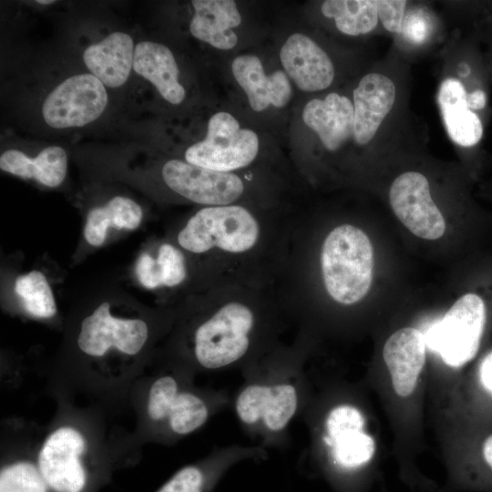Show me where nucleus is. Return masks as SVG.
<instances>
[{
  "label": "nucleus",
  "instance_id": "nucleus-1",
  "mask_svg": "<svg viewBox=\"0 0 492 492\" xmlns=\"http://www.w3.org/2000/svg\"><path fill=\"white\" fill-rule=\"evenodd\" d=\"M274 286L229 283L184 323L174 364L191 373L240 371L281 342L291 323Z\"/></svg>",
  "mask_w": 492,
  "mask_h": 492
},
{
  "label": "nucleus",
  "instance_id": "nucleus-2",
  "mask_svg": "<svg viewBox=\"0 0 492 492\" xmlns=\"http://www.w3.org/2000/svg\"><path fill=\"white\" fill-rule=\"evenodd\" d=\"M292 222H277L241 203L207 206L179 231L177 246L205 257L210 288L229 283L273 286L280 275Z\"/></svg>",
  "mask_w": 492,
  "mask_h": 492
},
{
  "label": "nucleus",
  "instance_id": "nucleus-3",
  "mask_svg": "<svg viewBox=\"0 0 492 492\" xmlns=\"http://www.w3.org/2000/svg\"><path fill=\"white\" fill-rule=\"evenodd\" d=\"M311 349L309 333L282 341L241 370L242 383L232 398L243 432L257 445L285 449L293 421L307 405L311 393L304 371Z\"/></svg>",
  "mask_w": 492,
  "mask_h": 492
},
{
  "label": "nucleus",
  "instance_id": "nucleus-4",
  "mask_svg": "<svg viewBox=\"0 0 492 492\" xmlns=\"http://www.w3.org/2000/svg\"><path fill=\"white\" fill-rule=\"evenodd\" d=\"M194 374L172 364L153 377L144 401V416L152 436L172 444L203 427L231 403L225 389L199 387Z\"/></svg>",
  "mask_w": 492,
  "mask_h": 492
},
{
  "label": "nucleus",
  "instance_id": "nucleus-5",
  "mask_svg": "<svg viewBox=\"0 0 492 492\" xmlns=\"http://www.w3.org/2000/svg\"><path fill=\"white\" fill-rule=\"evenodd\" d=\"M322 403L312 396L302 412L311 431V453L332 480L349 482L372 460L374 437L365 431L360 407L346 399Z\"/></svg>",
  "mask_w": 492,
  "mask_h": 492
},
{
  "label": "nucleus",
  "instance_id": "nucleus-6",
  "mask_svg": "<svg viewBox=\"0 0 492 492\" xmlns=\"http://www.w3.org/2000/svg\"><path fill=\"white\" fill-rule=\"evenodd\" d=\"M374 272V249L364 230L341 223L330 230L318 251V273L327 296L347 307L369 292Z\"/></svg>",
  "mask_w": 492,
  "mask_h": 492
},
{
  "label": "nucleus",
  "instance_id": "nucleus-7",
  "mask_svg": "<svg viewBox=\"0 0 492 492\" xmlns=\"http://www.w3.org/2000/svg\"><path fill=\"white\" fill-rule=\"evenodd\" d=\"M488 304L479 292L461 295L425 334L426 346L446 364L458 368L478 353L487 324Z\"/></svg>",
  "mask_w": 492,
  "mask_h": 492
},
{
  "label": "nucleus",
  "instance_id": "nucleus-8",
  "mask_svg": "<svg viewBox=\"0 0 492 492\" xmlns=\"http://www.w3.org/2000/svg\"><path fill=\"white\" fill-rule=\"evenodd\" d=\"M259 146L253 130L241 128L231 114L220 111L211 116L205 138L190 146L184 159L195 166L235 173L254 162Z\"/></svg>",
  "mask_w": 492,
  "mask_h": 492
},
{
  "label": "nucleus",
  "instance_id": "nucleus-9",
  "mask_svg": "<svg viewBox=\"0 0 492 492\" xmlns=\"http://www.w3.org/2000/svg\"><path fill=\"white\" fill-rule=\"evenodd\" d=\"M88 440L82 429L64 423L50 430L40 444L36 464L54 492H82L87 484L84 456Z\"/></svg>",
  "mask_w": 492,
  "mask_h": 492
},
{
  "label": "nucleus",
  "instance_id": "nucleus-10",
  "mask_svg": "<svg viewBox=\"0 0 492 492\" xmlns=\"http://www.w3.org/2000/svg\"><path fill=\"white\" fill-rule=\"evenodd\" d=\"M105 85L91 73L73 75L45 98L41 113L53 128H81L97 119L108 106Z\"/></svg>",
  "mask_w": 492,
  "mask_h": 492
},
{
  "label": "nucleus",
  "instance_id": "nucleus-11",
  "mask_svg": "<svg viewBox=\"0 0 492 492\" xmlns=\"http://www.w3.org/2000/svg\"><path fill=\"white\" fill-rule=\"evenodd\" d=\"M160 174L171 191L203 207L240 203L246 193L245 181L237 173L216 171L178 159L166 161Z\"/></svg>",
  "mask_w": 492,
  "mask_h": 492
},
{
  "label": "nucleus",
  "instance_id": "nucleus-12",
  "mask_svg": "<svg viewBox=\"0 0 492 492\" xmlns=\"http://www.w3.org/2000/svg\"><path fill=\"white\" fill-rule=\"evenodd\" d=\"M149 337V329L145 321L116 317L110 313L109 303L105 302L83 319L77 343L90 357H103L112 349L134 356L144 348Z\"/></svg>",
  "mask_w": 492,
  "mask_h": 492
},
{
  "label": "nucleus",
  "instance_id": "nucleus-13",
  "mask_svg": "<svg viewBox=\"0 0 492 492\" xmlns=\"http://www.w3.org/2000/svg\"><path fill=\"white\" fill-rule=\"evenodd\" d=\"M389 201L397 219L415 236L433 241L445 233V219L422 173L407 171L399 175L391 185Z\"/></svg>",
  "mask_w": 492,
  "mask_h": 492
},
{
  "label": "nucleus",
  "instance_id": "nucleus-14",
  "mask_svg": "<svg viewBox=\"0 0 492 492\" xmlns=\"http://www.w3.org/2000/svg\"><path fill=\"white\" fill-rule=\"evenodd\" d=\"M269 449L261 445L217 447L203 459L179 469L157 492H212L226 474L246 461H264Z\"/></svg>",
  "mask_w": 492,
  "mask_h": 492
},
{
  "label": "nucleus",
  "instance_id": "nucleus-15",
  "mask_svg": "<svg viewBox=\"0 0 492 492\" xmlns=\"http://www.w3.org/2000/svg\"><path fill=\"white\" fill-rule=\"evenodd\" d=\"M280 60L289 77L302 91L327 88L333 81L334 67L329 56L312 38L291 35L280 50Z\"/></svg>",
  "mask_w": 492,
  "mask_h": 492
},
{
  "label": "nucleus",
  "instance_id": "nucleus-16",
  "mask_svg": "<svg viewBox=\"0 0 492 492\" xmlns=\"http://www.w3.org/2000/svg\"><path fill=\"white\" fill-rule=\"evenodd\" d=\"M425 334L415 327H403L392 333L383 349V358L395 394L407 397L416 387L426 358Z\"/></svg>",
  "mask_w": 492,
  "mask_h": 492
},
{
  "label": "nucleus",
  "instance_id": "nucleus-17",
  "mask_svg": "<svg viewBox=\"0 0 492 492\" xmlns=\"http://www.w3.org/2000/svg\"><path fill=\"white\" fill-rule=\"evenodd\" d=\"M354 138L358 145L369 143L392 109L395 86L386 76H364L354 90Z\"/></svg>",
  "mask_w": 492,
  "mask_h": 492
},
{
  "label": "nucleus",
  "instance_id": "nucleus-18",
  "mask_svg": "<svg viewBox=\"0 0 492 492\" xmlns=\"http://www.w3.org/2000/svg\"><path fill=\"white\" fill-rule=\"evenodd\" d=\"M231 71L254 111H263L270 106L283 108L290 101L292 87L287 74L277 70L266 75L257 56H237L232 61Z\"/></svg>",
  "mask_w": 492,
  "mask_h": 492
},
{
  "label": "nucleus",
  "instance_id": "nucleus-19",
  "mask_svg": "<svg viewBox=\"0 0 492 492\" xmlns=\"http://www.w3.org/2000/svg\"><path fill=\"white\" fill-rule=\"evenodd\" d=\"M354 116L352 101L334 92L323 99L310 100L302 110L304 124L330 151L337 150L354 136Z\"/></svg>",
  "mask_w": 492,
  "mask_h": 492
},
{
  "label": "nucleus",
  "instance_id": "nucleus-20",
  "mask_svg": "<svg viewBox=\"0 0 492 492\" xmlns=\"http://www.w3.org/2000/svg\"><path fill=\"white\" fill-rule=\"evenodd\" d=\"M471 91H467L459 79L449 77L442 82L437 93L447 134L454 143L463 148L476 147L484 135L482 117L470 109L467 104Z\"/></svg>",
  "mask_w": 492,
  "mask_h": 492
},
{
  "label": "nucleus",
  "instance_id": "nucleus-21",
  "mask_svg": "<svg viewBox=\"0 0 492 492\" xmlns=\"http://www.w3.org/2000/svg\"><path fill=\"white\" fill-rule=\"evenodd\" d=\"M134 41L120 31L112 32L83 52V61L89 72L105 87L117 88L124 85L133 69Z\"/></svg>",
  "mask_w": 492,
  "mask_h": 492
},
{
  "label": "nucleus",
  "instance_id": "nucleus-22",
  "mask_svg": "<svg viewBox=\"0 0 492 492\" xmlns=\"http://www.w3.org/2000/svg\"><path fill=\"white\" fill-rule=\"evenodd\" d=\"M133 70L152 84L169 104L179 105L186 90L179 80V70L171 50L153 41H140L135 46Z\"/></svg>",
  "mask_w": 492,
  "mask_h": 492
},
{
  "label": "nucleus",
  "instance_id": "nucleus-23",
  "mask_svg": "<svg viewBox=\"0 0 492 492\" xmlns=\"http://www.w3.org/2000/svg\"><path fill=\"white\" fill-rule=\"evenodd\" d=\"M194 15L190 23L191 35L215 48H233L238 37L233 27L241 23V16L235 1L193 0Z\"/></svg>",
  "mask_w": 492,
  "mask_h": 492
},
{
  "label": "nucleus",
  "instance_id": "nucleus-24",
  "mask_svg": "<svg viewBox=\"0 0 492 492\" xmlns=\"http://www.w3.org/2000/svg\"><path fill=\"white\" fill-rule=\"evenodd\" d=\"M0 169L24 179H34L46 187L59 186L67 169V155L58 146L45 148L36 158L17 149H8L0 156Z\"/></svg>",
  "mask_w": 492,
  "mask_h": 492
},
{
  "label": "nucleus",
  "instance_id": "nucleus-25",
  "mask_svg": "<svg viewBox=\"0 0 492 492\" xmlns=\"http://www.w3.org/2000/svg\"><path fill=\"white\" fill-rule=\"evenodd\" d=\"M141 207L133 200L116 196L107 204L91 209L86 220L84 236L88 244L100 246L106 240L108 229L135 230L142 220Z\"/></svg>",
  "mask_w": 492,
  "mask_h": 492
},
{
  "label": "nucleus",
  "instance_id": "nucleus-26",
  "mask_svg": "<svg viewBox=\"0 0 492 492\" xmlns=\"http://www.w3.org/2000/svg\"><path fill=\"white\" fill-rule=\"evenodd\" d=\"M321 11L324 16L333 18L338 30L348 36L367 34L378 22L374 0H327Z\"/></svg>",
  "mask_w": 492,
  "mask_h": 492
},
{
  "label": "nucleus",
  "instance_id": "nucleus-27",
  "mask_svg": "<svg viewBox=\"0 0 492 492\" xmlns=\"http://www.w3.org/2000/svg\"><path fill=\"white\" fill-rule=\"evenodd\" d=\"M15 291L31 315L44 319L56 315V300L43 272L31 271L19 276L15 282Z\"/></svg>",
  "mask_w": 492,
  "mask_h": 492
},
{
  "label": "nucleus",
  "instance_id": "nucleus-28",
  "mask_svg": "<svg viewBox=\"0 0 492 492\" xmlns=\"http://www.w3.org/2000/svg\"><path fill=\"white\" fill-rule=\"evenodd\" d=\"M36 460L17 459L2 467L0 492H47Z\"/></svg>",
  "mask_w": 492,
  "mask_h": 492
},
{
  "label": "nucleus",
  "instance_id": "nucleus-29",
  "mask_svg": "<svg viewBox=\"0 0 492 492\" xmlns=\"http://www.w3.org/2000/svg\"><path fill=\"white\" fill-rule=\"evenodd\" d=\"M156 260L160 268L163 286L177 287L188 278L186 254L178 246L167 242L161 244Z\"/></svg>",
  "mask_w": 492,
  "mask_h": 492
},
{
  "label": "nucleus",
  "instance_id": "nucleus-30",
  "mask_svg": "<svg viewBox=\"0 0 492 492\" xmlns=\"http://www.w3.org/2000/svg\"><path fill=\"white\" fill-rule=\"evenodd\" d=\"M406 3L403 0L376 1L378 17L387 31L391 33L402 31Z\"/></svg>",
  "mask_w": 492,
  "mask_h": 492
},
{
  "label": "nucleus",
  "instance_id": "nucleus-31",
  "mask_svg": "<svg viewBox=\"0 0 492 492\" xmlns=\"http://www.w3.org/2000/svg\"><path fill=\"white\" fill-rule=\"evenodd\" d=\"M135 272L138 282L147 289L163 286L159 265L157 260L147 252L138 257Z\"/></svg>",
  "mask_w": 492,
  "mask_h": 492
},
{
  "label": "nucleus",
  "instance_id": "nucleus-32",
  "mask_svg": "<svg viewBox=\"0 0 492 492\" xmlns=\"http://www.w3.org/2000/svg\"><path fill=\"white\" fill-rule=\"evenodd\" d=\"M478 374L483 388L492 395V351L483 357Z\"/></svg>",
  "mask_w": 492,
  "mask_h": 492
},
{
  "label": "nucleus",
  "instance_id": "nucleus-33",
  "mask_svg": "<svg viewBox=\"0 0 492 492\" xmlns=\"http://www.w3.org/2000/svg\"><path fill=\"white\" fill-rule=\"evenodd\" d=\"M482 453L485 461L492 469V435L485 439L482 446Z\"/></svg>",
  "mask_w": 492,
  "mask_h": 492
},
{
  "label": "nucleus",
  "instance_id": "nucleus-34",
  "mask_svg": "<svg viewBox=\"0 0 492 492\" xmlns=\"http://www.w3.org/2000/svg\"><path fill=\"white\" fill-rule=\"evenodd\" d=\"M36 2L40 5H51V4L56 3V1L54 0H37Z\"/></svg>",
  "mask_w": 492,
  "mask_h": 492
}]
</instances>
